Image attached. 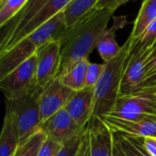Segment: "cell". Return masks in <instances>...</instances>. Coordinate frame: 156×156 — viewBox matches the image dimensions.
Wrapping results in <instances>:
<instances>
[{"mask_svg": "<svg viewBox=\"0 0 156 156\" xmlns=\"http://www.w3.org/2000/svg\"><path fill=\"white\" fill-rule=\"evenodd\" d=\"M85 128L80 127L65 108L50 116L39 125V129L45 133L47 137L62 144L81 134Z\"/></svg>", "mask_w": 156, "mask_h": 156, "instance_id": "cell-7", "label": "cell"}, {"mask_svg": "<svg viewBox=\"0 0 156 156\" xmlns=\"http://www.w3.org/2000/svg\"><path fill=\"white\" fill-rule=\"evenodd\" d=\"M125 24L126 17L118 16L114 18L112 27H107L101 35L96 48L104 62L112 60L120 53L122 46H120L116 40V33L118 29L122 28Z\"/></svg>", "mask_w": 156, "mask_h": 156, "instance_id": "cell-15", "label": "cell"}, {"mask_svg": "<svg viewBox=\"0 0 156 156\" xmlns=\"http://www.w3.org/2000/svg\"><path fill=\"white\" fill-rule=\"evenodd\" d=\"M6 2V0H0V5H2L4 3H5Z\"/></svg>", "mask_w": 156, "mask_h": 156, "instance_id": "cell-34", "label": "cell"}, {"mask_svg": "<svg viewBox=\"0 0 156 156\" xmlns=\"http://www.w3.org/2000/svg\"><path fill=\"white\" fill-rule=\"evenodd\" d=\"M37 87L36 54L0 79V89L5 100L28 93Z\"/></svg>", "mask_w": 156, "mask_h": 156, "instance_id": "cell-4", "label": "cell"}, {"mask_svg": "<svg viewBox=\"0 0 156 156\" xmlns=\"http://www.w3.org/2000/svg\"><path fill=\"white\" fill-rule=\"evenodd\" d=\"M100 0H72L63 10L67 26L69 27L96 6Z\"/></svg>", "mask_w": 156, "mask_h": 156, "instance_id": "cell-19", "label": "cell"}, {"mask_svg": "<svg viewBox=\"0 0 156 156\" xmlns=\"http://www.w3.org/2000/svg\"><path fill=\"white\" fill-rule=\"evenodd\" d=\"M74 90L66 87L58 78L44 88L39 98L41 122L65 108Z\"/></svg>", "mask_w": 156, "mask_h": 156, "instance_id": "cell-9", "label": "cell"}, {"mask_svg": "<svg viewBox=\"0 0 156 156\" xmlns=\"http://www.w3.org/2000/svg\"><path fill=\"white\" fill-rule=\"evenodd\" d=\"M85 132L90 156H113V133L100 117H92Z\"/></svg>", "mask_w": 156, "mask_h": 156, "instance_id": "cell-8", "label": "cell"}, {"mask_svg": "<svg viewBox=\"0 0 156 156\" xmlns=\"http://www.w3.org/2000/svg\"><path fill=\"white\" fill-rule=\"evenodd\" d=\"M130 0H100L96 5V7L100 8H108L115 11L123 4L127 3Z\"/></svg>", "mask_w": 156, "mask_h": 156, "instance_id": "cell-29", "label": "cell"}, {"mask_svg": "<svg viewBox=\"0 0 156 156\" xmlns=\"http://www.w3.org/2000/svg\"><path fill=\"white\" fill-rule=\"evenodd\" d=\"M65 109L80 127L85 128L93 116L94 88L86 87L74 91Z\"/></svg>", "mask_w": 156, "mask_h": 156, "instance_id": "cell-10", "label": "cell"}, {"mask_svg": "<svg viewBox=\"0 0 156 156\" xmlns=\"http://www.w3.org/2000/svg\"><path fill=\"white\" fill-rule=\"evenodd\" d=\"M37 56V84L44 89L59 74L61 55L58 41H51L39 48Z\"/></svg>", "mask_w": 156, "mask_h": 156, "instance_id": "cell-6", "label": "cell"}, {"mask_svg": "<svg viewBox=\"0 0 156 156\" xmlns=\"http://www.w3.org/2000/svg\"><path fill=\"white\" fill-rule=\"evenodd\" d=\"M82 134L83 133L63 144L62 148L60 149L57 156H80Z\"/></svg>", "mask_w": 156, "mask_h": 156, "instance_id": "cell-23", "label": "cell"}, {"mask_svg": "<svg viewBox=\"0 0 156 156\" xmlns=\"http://www.w3.org/2000/svg\"><path fill=\"white\" fill-rule=\"evenodd\" d=\"M156 89V71L154 73L147 76L144 82L142 83L140 90L138 92L141 91H152Z\"/></svg>", "mask_w": 156, "mask_h": 156, "instance_id": "cell-30", "label": "cell"}, {"mask_svg": "<svg viewBox=\"0 0 156 156\" xmlns=\"http://www.w3.org/2000/svg\"><path fill=\"white\" fill-rule=\"evenodd\" d=\"M38 47L30 39L25 37L7 51L0 54V79L6 76L16 68L34 56Z\"/></svg>", "mask_w": 156, "mask_h": 156, "instance_id": "cell-11", "label": "cell"}, {"mask_svg": "<svg viewBox=\"0 0 156 156\" xmlns=\"http://www.w3.org/2000/svg\"><path fill=\"white\" fill-rule=\"evenodd\" d=\"M150 92H154V95H155V97H156V89L155 90H152V91H150Z\"/></svg>", "mask_w": 156, "mask_h": 156, "instance_id": "cell-35", "label": "cell"}, {"mask_svg": "<svg viewBox=\"0 0 156 156\" xmlns=\"http://www.w3.org/2000/svg\"><path fill=\"white\" fill-rule=\"evenodd\" d=\"M80 156H90L89 144H88V140H87V135H86L85 130H84L83 134H82L81 145H80Z\"/></svg>", "mask_w": 156, "mask_h": 156, "instance_id": "cell-32", "label": "cell"}, {"mask_svg": "<svg viewBox=\"0 0 156 156\" xmlns=\"http://www.w3.org/2000/svg\"><path fill=\"white\" fill-rule=\"evenodd\" d=\"M28 0H6L0 5V27L13 19L27 5Z\"/></svg>", "mask_w": 156, "mask_h": 156, "instance_id": "cell-21", "label": "cell"}, {"mask_svg": "<svg viewBox=\"0 0 156 156\" xmlns=\"http://www.w3.org/2000/svg\"><path fill=\"white\" fill-rule=\"evenodd\" d=\"M133 38L130 36L122 46L120 53L105 63L103 73L94 87V111L92 117H101L112 112L120 96L125 65Z\"/></svg>", "mask_w": 156, "mask_h": 156, "instance_id": "cell-2", "label": "cell"}, {"mask_svg": "<svg viewBox=\"0 0 156 156\" xmlns=\"http://www.w3.org/2000/svg\"><path fill=\"white\" fill-rule=\"evenodd\" d=\"M90 61L88 58L82 59L75 64L65 74L58 77L60 81L69 89L78 91L86 88V74Z\"/></svg>", "mask_w": 156, "mask_h": 156, "instance_id": "cell-18", "label": "cell"}, {"mask_svg": "<svg viewBox=\"0 0 156 156\" xmlns=\"http://www.w3.org/2000/svg\"><path fill=\"white\" fill-rule=\"evenodd\" d=\"M42 90L37 86L27 94L5 100V113L16 123L20 143L39 129L41 123L39 98Z\"/></svg>", "mask_w": 156, "mask_h": 156, "instance_id": "cell-3", "label": "cell"}, {"mask_svg": "<svg viewBox=\"0 0 156 156\" xmlns=\"http://www.w3.org/2000/svg\"><path fill=\"white\" fill-rule=\"evenodd\" d=\"M147 153L152 156H156V138L154 137H137Z\"/></svg>", "mask_w": 156, "mask_h": 156, "instance_id": "cell-28", "label": "cell"}, {"mask_svg": "<svg viewBox=\"0 0 156 156\" xmlns=\"http://www.w3.org/2000/svg\"><path fill=\"white\" fill-rule=\"evenodd\" d=\"M114 12L112 9L95 6L66 28L58 40L61 55L58 77L80 60L88 58L92 50L97 48L99 38L108 27Z\"/></svg>", "mask_w": 156, "mask_h": 156, "instance_id": "cell-1", "label": "cell"}, {"mask_svg": "<svg viewBox=\"0 0 156 156\" xmlns=\"http://www.w3.org/2000/svg\"><path fill=\"white\" fill-rule=\"evenodd\" d=\"M45 133L38 129L30 137L20 143L14 156H37L43 142L46 140Z\"/></svg>", "mask_w": 156, "mask_h": 156, "instance_id": "cell-20", "label": "cell"}, {"mask_svg": "<svg viewBox=\"0 0 156 156\" xmlns=\"http://www.w3.org/2000/svg\"><path fill=\"white\" fill-rule=\"evenodd\" d=\"M72 0H49L25 26L24 27L16 34V36L10 41V43L6 46V48L0 52V54L7 51L12 47H14L17 42H19L22 38L29 35L35 29L42 26L44 23L52 18L55 15L64 10L67 5Z\"/></svg>", "mask_w": 156, "mask_h": 156, "instance_id": "cell-13", "label": "cell"}, {"mask_svg": "<svg viewBox=\"0 0 156 156\" xmlns=\"http://www.w3.org/2000/svg\"><path fill=\"white\" fill-rule=\"evenodd\" d=\"M114 136L117 139L122 150L124 152V154L127 156H144V154L137 149V147L135 145H133L126 137H124L123 135L118 133H114Z\"/></svg>", "mask_w": 156, "mask_h": 156, "instance_id": "cell-26", "label": "cell"}, {"mask_svg": "<svg viewBox=\"0 0 156 156\" xmlns=\"http://www.w3.org/2000/svg\"><path fill=\"white\" fill-rule=\"evenodd\" d=\"M151 48L142 47L133 39L124 69L120 96L130 95L139 91L142 83L146 78V62Z\"/></svg>", "mask_w": 156, "mask_h": 156, "instance_id": "cell-5", "label": "cell"}, {"mask_svg": "<svg viewBox=\"0 0 156 156\" xmlns=\"http://www.w3.org/2000/svg\"><path fill=\"white\" fill-rule=\"evenodd\" d=\"M156 71V41L151 48L146 62V77Z\"/></svg>", "mask_w": 156, "mask_h": 156, "instance_id": "cell-27", "label": "cell"}, {"mask_svg": "<svg viewBox=\"0 0 156 156\" xmlns=\"http://www.w3.org/2000/svg\"><path fill=\"white\" fill-rule=\"evenodd\" d=\"M112 112L156 115L155 95L154 92L141 91L130 95L119 96Z\"/></svg>", "mask_w": 156, "mask_h": 156, "instance_id": "cell-14", "label": "cell"}, {"mask_svg": "<svg viewBox=\"0 0 156 156\" xmlns=\"http://www.w3.org/2000/svg\"><path fill=\"white\" fill-rule=\"evenodd\" d=\"M19 144L16 125L13 119L5 113L0 136V156H14Z\"/></svg>", "mask_w": 156, "mask_h": 156, "instance_id": "cell-16", "label": "cell"}, {"mask_svg": "<svg viewBox=\"0 0 156 156\" xmlns=\"http://www.w3.org/2000/svg\"><path fill=\"white\" fill-rule=\"evenodd\" d=\"M121 134V133H120ZM124 137H126L133 145H135L136 147H137V149L144 154V156H152L151 154H149L148 153H147V151L145 150V148L143 146V144H141V142L138 140V138L137 137H133V136H126V135H123Z\"/></svg>", "mask_w": 156, "mask_h": 156, "instance_id": "cell-31", "label": "cell"}, {"mask_svg": "<svg viewBox=\"0 0 156 156\" xmlns=\"http://www.w3.org/2000/svg\"><path fill=\"white\" fill-rule=\"evenodd\" d=\"M100 118L114 133L133 137L156 138V122L131 121L111 114H106Z\"/></svg>", "mask_w": 156, "mask_h": 156, "instance_id": "cell-12", "label": "cell"}, {"mask_svg": "<svg viewBox=\"0 0 156 156\" xmlns=\"http://www.w3.org/2000/svg\"><path fill=\"white\" fill-rule=\"evenodd\" d=\"M135 41L144 48H151L154 46L156 41V18L147 27L144 34Z\"/></svg>", "mask_w": 156, "mask_h": 156, "instance_id": "cell-24", "label": "cell"}, {"mask_svg": "<svg viewBox=\"0 0 156 156\" xmlns=\"http://www.w3.org/2000/svg\"><path fill=\"white\" fill-rule=\"evenodd\" d=\"M105 68V63H90L88 66L87 74H86V87L94 88L96 84L99 82L103 70Z\"/></svg>", "mask_w": 156, "mask_h": 156, "instance_id": "cell-22", "label": "cell"}, {"mask_svg": "<svg viewBox=\"0 0 156 156\" xmlns=\"http://www.w3.org/2000/svg\"><path fill=\"white\" fill-rule=\"evenodd\" d=\"M155 18L156 0H144L130 36L138 39Z\"/></svg>", "mask_w": 156, "mask_h": 156, "instance_id": "cell-17", "label": "cell"}, {"mask_svg": "<svg viewBox=\"0 0 156 156\" xmlns=\"http://www.w3.org/2000/svg\"><path fill=\"white\" fill-rule=\"evenodd\" d=\"M62 144H59L47 137L40 147L37 156H57L60 149L62 148Z\"/></svg>", "mask_w": 156, "mask_h": 156, "instance_id": "cell-25", "label": "cell"}, {"mask_svg": "<svg viewBox=\"0 0 156 156\" xmlns=\"http://www.w3.org/2000/svg\"><path fill=\"white\" fill-rule=\"evenodd\" d=\"M113 156H127L122 150L117 139L114 136V133H113Z\"/></svg>", "mask_w": 156, "mask_h": 156, "instance_id": "cell-33", "label": "cell"}]
</instances>
